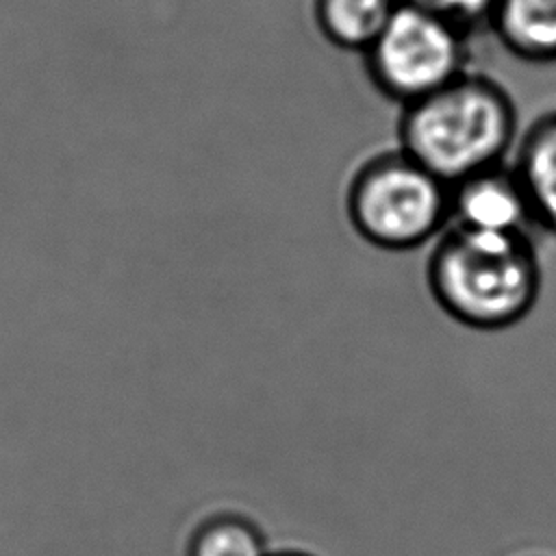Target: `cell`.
Segmentation results:
<instances>
[{"label": "cell", "instance_id": "6da1fadb", "mask_svg": "<svg viewBox=\"0 0 556 556\" xmlns=\"http://www.w3.org/2000/svg\"><path fill=\"white\" fill-rule=\"evenodd\" d=\"M426 285L452 321L497 332L530 315L541 295L543 271L532 235L447 226L430 243Z\"/></svg>", "mask_w": 556, "mask_h": 556}, {"label": "cell", "instance_id": "7a4b0ae2", "mask_svg": "<svg viewBox=\"0 0 556 556\" xmlns=\"http://www.w3.org/2000/svg\"><path fill=\"white\" fill-rule=\"evenodd\" d=\"M517 139L519 115L510 91L473 70L402 106L397 117V148L447 185L508 163Z\"/></svg>", "mask_w": 556, "mask_h": 556}, {"label": "cell", "instance_id": "3957f363", "mask_svg": "<svg viewBox=\"0 0 556 556\" xmlns=\"http://www.w3.org/2000/svg\"><path fill=\"white\" fill-rule=\"evenodd\" d=\"M343 206L363 241L387 252H410L450 226V185L402 148L382 150L352 172Z\"/></svg>", "mask_w": 556, "mask_h": 556}, {"label": "cell", "instance_id": "277c9868", "mask_svg": "<svg viewBox=\"0 0 556 556\" xmlns=\"http://www.w3.org/2000/svg\"><path fill=\"white\" fill-rule=\"evenodd\" d=\"M361 56L374 89L400 109L471 70L469 37L404 2Z\"/></svg>", "mask_w": 556, "mask_h": 556}, {"label": "cell", "instance_id": "5b68a950", "mask_svg": "<svg viewBox=\"0 0 556 556\" xmlns=\"http://www.w3.org/2000/svg\"><path fill=\"white\" fill-rule=\"evenodd\" d=\"M450 226L532 235L536 228L532 208L510 161L450 185Z\"/></svg>", "mask_w": 556, "mask_h": 556}, {"label": "cell", "instance_id": "8992f818", "mask_svg": "<svg viewBox=\"0 0 556 556\" xmlns=\"http://www.w3.org/2000/svg\"><path fill=\"white\" fill-rule=\"evenodd\" d=\"M510 165L528 195L534 226L556 237V109L519 135Z\"/></svg>", "mask_w": 556, "mask_h": 556}, {"label": "cell", "instance_id": "52a82bcc", "mask_svg": "<svg viewBox=\"0 0 556 556\" xmlns=\"http://www.w3.org/2000/svg\"><path fill=\"white\" fill-rule=\"evenodd\" d=\"M489 30L526 63H556V0H495Z\"/></svg>", "mask_w": 556, "mask_h": 556}, {"label": "cell", "instance_id": "ba28073f", "mask_svg": "<svg viewBox=\"0 0 556 556\" xmlns=\"http://www.w3.org/2000/svg\"><path fill=\"white\" fill-rule=\"evenodd\" d=\"M402 0H313V22L334 48L363 54Z\"/></svg>", "mask_w": 556, "mask_h": 556}, {"label": "cell", "instance_id": "9c48e42d", "mask_svg": "<svg viewBox=\"0 0 556 556\" xmlns=\"http://www.w3.org/2000/svg\"><path fill=\"white\" fill-rule=\"evenodd\" d=\"M269 552L261 526L235 510L204 517L187 541V556H269Z\"/></svg>", "mask_w": 556, "mask_h": 556}, {"label": "cell", "instance_id": "30bf717a", "mask_svg": "<svg viewBox=\"0 0 556 556\" xmlns=\"http://www.w3.org/2000/svg\"><path fill=\"white\" fill-rule=\"evenodd\" d=\"M447 26L471 37L480 28H489L495 0H402Z\"/></svg>", "mask_w": 556, "mask_h": 556}, {"label": "cell", "instance_id": "8fae6325", "mask_svg": "<svg viewBox=\"0 0 556 556\" xmlns=\"http://www.w3.org/2000/svg\"><path fill=\"white\" fill-rule=\"evenodd\" d=\"M269 556H315V554L304 549H271Z\"/></svg>", "mask_w": 556, "mask_h": 556}]
</instances>
